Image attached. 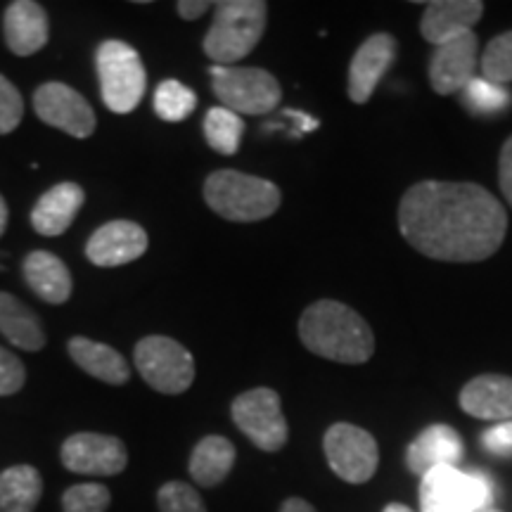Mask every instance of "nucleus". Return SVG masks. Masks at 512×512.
<instances>
[{"instance_id": "15", "label": "nucleus", "mask_w": 512, "mask_h": 512, "mask_svg": "<svg viewBox=\"0 0 512 512\" xmlns=\"http://www.w3.org/2000/svg\"><path fill=\"white\" fill-rule=\"evenodd\" d=\"M399 43L392 34H373L356 50L349 64V98L356 105H366L375 93L377 83L392 67Z\"/></svg>"}, {"instance_id": "22", "label": "nucleus", "mask_w": 512, "mask_h": 512, "mask_svg": "<svg viewBox=\"0 0 512 512\" xmlns=\"http://www.w3.org/2000/svg\"><path fill=\"white\" fill-rule=\"evenodd\" d=\"M69 356L83 373L105 384H126L131 377L126 358L117 349L102 342H93L88 337H72L67 344Z\"/></svg>"}, {"instance_id": "5", "label": "nucleus", "mask_w": 512, "mask_h": 512, "mask_svg": "<svg viewBox=\"0 0 512 512\" xmlns=\"http://www.w3.org/2000/svg\"><path fill=\"white\" fill-rule=\"evenodd\" d=\"M100 95L110 112L131 114L145 95L147 74L138 50L124 41L100 43L95 53Z\"/></svg>"}, {"instance_id": "24", "label": "nucleus", "mask_w": 512, "mask_h": 512, "mask_svg": "<svg viewBox=\"0 0 512 512\" xmlns=\"http://www.w3.org/2000/svg\"><path fill=\"white\" fill-rule=\"evenodd\" d=\"M235 458H238V453H235L233 441L219 437V434H209L192 448L188 465L190 477L195 479V484L207 486V489L219 486L233 470Z\"/></svg>"}, {"instance_id": "21", "label": "nucleus", "mask_w": 512, "mask_h": 512, "mask_svg": "<svg viewBox=\"0 0 512 512\" xmlns=\"http://www.w3.org/2000/svg\"><path fill=\"white\" fill-rule=\"evenodd\" d=\"M24 280L34 290V294L48 304H64L72 294V273L60 256L46 249L31 252L22 264Z\"/></svg>"}, {"instance_id": "20", "label": "nucleus", "mask_w": 512, "mask_h": 512, "mask_svg": "<svg viewBox=\"0 0 512 512\" xmlns=\"http://www.w3.org/2000/svg\"><path fill=\"white\" fill-rule=\"evenodd\" d=\"M83 202H86V192L81 185L72 181L57 183L55 188L38 197L36 207L31 211V226L46 238H57V235L67 233Z\"/></svg>"}, {"instance_id": "2", "label": "nucleus", "mask_w": 512, "mask_h": 512, "mask_svg": "<svg viewBox=\"0 0 512 512\" xmlns=\"http://www.w3.org/2000/svg\"><path fill=\"white\" fill-rule=\"evenodd\" d=\"M299 339L311 354L347 366L366 363L375 351V337L366 318L335 299H320L302 313Z\"/></svg>"}, {"instance_id": "32", "label": "nucleus", "mask_w": 512, "mask_h": 512, "mask_svg": "<svg viewBox=\"0 0 512 512\" xmlns=\"http://www.w3.org/2000/svg\"><path fill=\"white\" fill-rule=\"evenodd\" d=\"M24 117V100L17 86L0 74V136H8L15 131Z\"/></svg>"}, {"instance_id": "8", "label": "nucleus", "mask_w": 512, "mask_h": 512, "mask_svg": "<svg viewBox=\"0 0 512 512\" xmlns=\"http://www.w3.org/2000/svg\"><path fill=\"white\" fill-rule=\"evenodd\" d=\"M133 361L140 377L159 394H183L195 382V358L171 337H143L133 351Z\"/></svg>"}, {"instance_id": "19", "label": "nucleus", "mask_w": 512, "mask_h": 512, "mask_svg": "<svg viewBox=\"0 0 512 512\" xmlns=\"http://www.w3.org/2000/svg\"><path fill=\"white\" fill-rule=\"evenodd\" d=\"M460 408L479 420L508 422L512 420V377L479 375L460 392Z\"/></svg>"}, {"instance_id": "38", "label": "nucleus", "mask_w": 512, "mask_h": 512, "mask_svg": "<svg viewBox=\"0 0 512 512\" xmlns=\"http://www.w3.org/2000/svg\"><path fill=\"white\" fill-rule=\"evenodd\" d=\"M8 219H10L8 202H5V197L0 195V235H3V233H5V228H8Z\"/></svg>"}, {"instance_id": "30", "label": "nucleus", "mask_w": 512, "mask_h": 512, "mask_svg": "<svg viewBox=\"0 0 512 512\" xmlns=\"http://www.w3.org/2000/svg\"><path fill=\"white\" fill-rule=\"evenodd\" d=\"M110 503L105 484H74L62 494V512H107Z\"/></svg>"}, {"instance_id": "36", "label": "nucleus", "mask_w": 512, "mask_h": 512, "mask_svg": "<svg viewBox=\"0 0 512 512\" xmlns=\"http://www.w3.org/2000/svg\"><path fill=\"white\" fill-rule=\"evenodd\" d=\"M209 8H216V3H207V0H181V3L176 5L178 15L188 19V22H192V19H200Z\"/></svg>"}, {"instance_id": "17", "label": "nucleus", "mask_w": 512, "mask_h": 512, "mask_svg": "<svg viewBox=\"0 0 512 512\" xmlns=\"http://www.w3.org/2000/svg\"><path fill=\"white\" fill-rule=\"evenodd\" d=\"M484 3L479 0H437L425 5L420 19V34L434 48L467 34L482 19Z\"/></svg>"}, {"instance_id": "3", "label": "nucleus", "mask_w": 512, "mask_h": 512, "mask_svg": "<svg viewBox=\"0 0 512 512\" xmlns=\"http://www.w3.org/2000/svg\"><path fill=\"white\" fill-rule=\"evenodd\" d=\"M204 200L226 221L254 223L278 211L283 195L278 185L266 178L221 169L204 181Z\"/></svg>"}, {"instance_id": "31", "label": "nucleus", "mask_w": 512, "mask_h": 512, "mask_svg": "<svg viewBox=\"0 0 512 512\" xmlns=\"http://www.w3.org/2000/svg\"><path fill=\"white\" fill-rule=\"evenodd\" d=\"M159 512H207L195 486L185 482H166L157 494Z\"/></svg>"}, {"instance_id": "27", "label": "nucleus", "mask_w": 512, "mask_h": 512, "mask_svg": "<svg viewBox=\"0 0 512 512\" xmlns=\"http://www.w3.org/2000/svg\"><path fill=\"white\" fill-rule=\"evenodd\" d=\"M197 95L183 86L181 81L169 79L162 81L155 91V112L159 119L169 121V124H181L195 112Z\"/></svg>"}, {"instance_id": "7", "label": "nucleus", "mask_w": 512, "mask_h": 512, "mask_svg": "<svg viewBox=\"0 0 512 512\" xmlns=\"http://www.w3.org/2000/svg\"><path fill=\"white\" fill-rule=\"evenodd\" d=\"M211 86L216 98L226 110L235 114L273 112L283 100V88L278 79L259 67H211Z\"/></svg>"}, {"instance_id": "6", "label": "nucleus", "mask_w": 512, "mask_h": 512, "mask_svg": "<svg viewBox=\"0 0 512 512\" xmlns=\"http://www.w3.org/2000/svg\"><path fill=\"white\" fill-rule=\"evenodd\" d=\"M496 489L484 472L437 467L420 484V512H484L494 508Z\"/></svg>"}, {"instance_id": "9", "label": "nucleus", "mask_w": 512, "mask_h": 512, "mask_svg": "<svg viewBox=\"0 0 512 512\" xmlns=\"http://www.w3.org/2000/svg\"><path fill=\"white\" fill-rule=\"evenodd\" d=\"M230 415L238 430L261 451L275 453L287 444L290 430L283 415V403L273 389L256 387L240 394L230 406Z\"/></svg>"}, {"instance_id": "18", "label": "nucleus", "mask_w": 512, "mask_h": 512, "mask_svg": "<svg viewBox=\"0 0 512 512\" xmlns=\"http://www.w3.org/2000/svg\"><path fill=\"white\" fill-rule=\"evenodd\" d=\"M463 458V439L448 425H432L408 446L406 463L413 475L425 477L437 467H456Z\"/></svg>"}, {"instance_id": "35", "label": "nucleus", "mask_w": 512, "mask_h": 512, "mask_svg": "<svg viewBox=\"0 0 512 512\" xmlns=\"http://www.w3.org/2000/svg\"><path fill=\"white\" fill-rule=\"evenodd\" d=\"M498 181H501V190H503L505 200H508L512 207V136L505 140V145L501 150V159H498Z\"/></svg>"}, {"instance_id": "40", "label": "nucleus", "mask_w": 512, "mask_h": 512, "mask_svg": "<svg viewBox=\"0 0 512 512\" xmlns=\"http://www.w3.org/2000/svg\"><path fill=\"white\" fill-rule=\"evenodd\" d=\"M484 512H501V510H496V508H491V510H484Z\"/></svg>"}, {"instance_id": "23", "label": "nucleus", "mask_w": 512, "mask_h": 512, "mask_svg": "<svg viewBox=\"0 0 512 512\" xmlns=\"http://www.w3.org/2000/svg\"><path fill=\"white\" fill-rule=\"evenodd\" d=\"M0 335L22 351H41L46 347L41 320L10 292H0Z\"/></svg>"}, {"instance_id": "13", "label": "nucleus", "mask_w": 512, "mask_h": 512, "mask_svg": "<svg viewBox=\"0 0 512 512\" xmlns=\"http://www.w3.org/2000/svg\"><path fill=\"white\" fill-rule=\"evenodd\" d=\"M145 228L136 221H110L91 235L86 256L93 266L117 268L138 261L147 252Z\"/></svg>"}, {"instance_id": "12", "label": "nucleus", "mask_w": 512, "mask_h": 512, "mask_svg": "<svg viewBox=\"0 0 512 512\" xmlns=\"http://www.w3.org/2000/svg\"><path fill=\"white\" fill-rule=\"evenodd\" d=\"M34 110L43 124L60 128L72 138H91L98 128L91 102L60 81H48L36 88Z\"/></svg>"}, {"instance_id": "10", "label": "nucleus", "mask_w": 512, "mask_h": 512, "mask_svg": "<svg viewBox=\"0 0 512 512\" xmlns=\"http://www.w3.org/2000/svg\"><path fill=\"white\" fill-rule=\"evenodd\" d=\"M323 448L332 472L349 484H363L373 479L380 465V448L373 434L349 422L332 425L325 432Z\"/></svg>"}, {"instance_id": "39", "label": "nucleus", "mask_w": 512, "mask_h": 512, "mask_svg": "<svg viewBox=\"0 0 512 512\" xmlns=\"http://www.w3.org/2000/svg\"><path fill=\"white\" fill-rule=\"evenodd\" d=\"M382 512H413V510L406 508V505H403V503H389Z\"/></svg>"}, {"instance_id": "28", "label": "nucleus", "mask_w": 512, "mask_h": 512, "mask_svg": "<svg viewBox=\"0 0 512 512\" xmlns=\"http://www.w3.org/2000/svg\"><path fill=\"white\" fill-rule=\"evenodd\" d=\"M460 93H463V105L467 107V112L477 114V117H491V114L503 112L512 100V95L503 86L486 81L484 76L482 79L475 76Z\"/></svg>"}, {"instance_id": "11", "label": "nucleus", "mask_w": 512, "mask_h": 512, "mask_svg": "<svg viewBox=\"0 0 512 512\" xmlns=\"http://www.w3.org/2000/svg\"><path fill=\"white\" fill-rule=\"evenodd\" d=\"M60 460L74 475L114 477L128 465L124 441L112 434L76 432L60 448Z\"/></svg>"}, {"instance_id": "4", "label": "nucleus", "mask_w": 512, "mask_h": 512, "mask_svg": "<svg viewBox=\"0 0 512 512\" xmlns=\"http://www.w3.org/2000/svg\"><path fill=\"white\" fill-rule=\"evenodd\" d=\"M268 5L261 0L216 3L214 22L204 36V53L219 67H228L252 53L266 31Z\"/></svg>"}, {"instance_id": "29", "label": "nucleus", "mask_w": 512, "mask_h": 512, "mask_svg": "<svg viewBox=\"0 0 512 512\" xmlns=\"http://www.w3.org/2000/svg\"><path fill=\"white\" fill-rule=\"evenodd\" d=\"M482 74L486 81L498 83H512V31L496 36L489 43L482 55Z\"/></svg>"}, {"instance_id": "25", "label": "nucleus", "mask_w": 512, "mask_h": 512, "mask_svg": "<svg viewBox=\"0 0 512 512\" xmlns=\"http://www.w3.org/2000/svg\"><path fill=\"white\" fill-rule=\"evenodd\" d=\"M43 496V477L34 465L0 472V512H34Z\"/></svg>"}, {"instance_id": "26", "label": "nucleus", "mask_w": 512, "mask_h": 512, "mask_svg": "<svg viewBox=\"0 0 512 512\" xmlns=\"http://www.w3.org/2000/svg\"><path fill=\"white\" fill-rule=\"evenodd\" d=\"M242 133H245V121L226 107H211L204 117V138L219 155H235L240 150Z\"/></svg>"}, {"instance_id": "33", "label": "nucleus", "mask_w": 512, "mask_h": 512, "mask_svg": "<svg viewBox=\"0 0 512 512\" xmlns=\"http://www.w3.org/2000/svg\"><path fill=\"white\" fill-rule=\"evenodd\" d=\"M27 382L24 363L12 351L0 347V396H12Z\"/></svg>"}, {"instance_id": "37", "label": "nucleus", "mask_w": 512, "mask_h": 512, "mask_svg": "<svg viewBox=\"0 0 512 512\" xmlns=\"http://www.w3.org/2000/svg\"><path fill=\"white\" fill-rule=\"evenodd\" d=\"M280 512H316V508L309 501H304V498H287L280 505Z\"/></svg>"}, {"instance_id": "34", "label": "nucleus", "mask_w": 512, "mask_h": 512, "mask_svg": "<svg viewBox=\"0 0 512 512\" xmlns=\"http://www.w3.org/2000/svg\"><path fill=\"white\" fill-rule=\"evenodd\" d=\"M482 446L501 458H512V420L496 422L482 434Z\"/></svg>"}, {"instance_id": "16", "label": "nucleus", "mask_w": 512, "mask_h": 512, "mask_svg": "<svg viewBox=\"0 0 512 512\" xmlns=\"http://www.w3.org/2000/svg\"><path fill=\"white\" fill-rule=\"evenodd\" d=\"M3 36L10 53L17 57H29L43 50L50 38V19L46 8L34 0L10 3L3 17Z\"/></svg>"}, {"instance_id": "1", "label": "nucleus", "mask_w": 512, "mask_h": 512, "mask_svg": "<svg viewBox=\"0 0 512 512\" xmlns=\"http://www.w3.org/2000/svg\"><path fill=\"white\" fill-rule=\"evenodd\" d=\"M399 230L434 261L475 264L501 249L508 214L482 185L422 181L401 197Z\"/></svg>"}, {"instance_id": "14", "label": "nucleus", "mask_w": 512, "mask_h": 512, "mask_svg": "<svg viewBox=\"0 0 512 512\" xmlns=\"http://www.w3.org/2000/svg\"><path fill=\"white\" fill-rule=\"evenodd\" d=\"M479 41L475 31L453 38V41L437 46L430 60V83L434 93L451 95L475 79Z\"/></svg>"}]
</instances>
